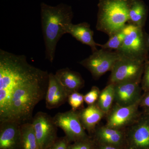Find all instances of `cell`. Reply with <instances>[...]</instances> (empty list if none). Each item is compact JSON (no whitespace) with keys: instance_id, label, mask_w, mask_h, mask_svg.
I'll return each mask as SVG.
<instances>
[{"instance_id":"1","label":"cell","mask_w":149,"mask_h":149,"mask_svg":"<svg viewBox=\"0 0 149 149\" xmlns=\"http://www.w3.org/2000/svg\"><path fill=\"white\" fill-rule=\"evenodd\" d=\"M48 74L29 64L25 56L0 50V122L6 120L14 92L24 84Z\"/></svg>"},{"instance_id":"2","label":"cell","mask_w":149,"mask_h":149,"mask_svg":"<svg viewBox=\"0 0 149 149\" xmlns=\"http://www.w3.org/2000/svg\"><path fill=\"white\" fill-rule=\"evenodd\" d=\"M49 77V74L24 84L15 91L11 98L4 121H14L21 125L32 120L35 107L45 98Z\"/></svg>"},{"instance_id":"3","label":"cell","mask_w":149,"mask_h":149,"mask_svg":"<svg viewBox=\"0 0 149 149\" xmlns=\"http://www.w3.org/2000/svg\"><path fill=\"white\" fill-rule=\"evenodd\" d=\"M72 7L61 3L55 6L41 4V18L45 47V57L51 63L54 59L57 45L65 34L64 27L72 22Z\"/></svg>"},{"instance_id":"4","label":"cell","mask_w":149,"mask_h":149,"mask_svg":"<svg viewBox=\"0 0 149 149\" xmlns=\"http://www.w3.org/2000/svg\"><path fill=\"white\" fill-rule=\"evenodd\" d=\"M96 29L109 37L122 30L128 23L134 0H98Z\"/></svg>"},{"instance_id":"5","label":"cell","mask_w":149,"mask_h":149,"mask_svg":"<svg viewBox=\"0 0 149 149\" xmlns=\"http://www.w3.org/2000/svg\"><path fill=\"white\" fill-rule=\"evenodd\" d=\"M123 30L125 38L122 46L116 52L121 56L146 61L148 48L143 28L127 23Z\"/></svg>"},{"instance_id":"6","label":"cell","mask_w":149,"mask_h":149,"mask_svg":"<svg viewBox=\"0 0 149 149\" xmlns=\"http://www.w3.org/2000/svg\"><path fill=\"white\" fill-rule=\"evenodd\" d=\"M146 61L119 55L112 69L109 83L127 81L141 82Z\"/></svg>"},{"instance_id":"7","label":"cell","mask_w":149,"mask_h":149,"mask_svg":"<svg viewBox=\"0 0 149 149\" xmlns=\"http://www.w3.org/2000/svg\"><path fill=\"white\" fill-rule=\"evenodd\" d=\"M119 58V55L116 51L101 49L92 52L91 55L79 63L89 70L96 80L108 71H111Z\"/></svg>"},{"instance_id":"8","label":"cell","mask_w":149,"mask_h":149,"mask_svg":"<svg viewBox=\"0 0 149 149\" xmlns=\"http://www.w3.org/2000/svg\"><path fill=\"white\" fill-rule=\"evenodd\" d=\"M53 118L57 127L63 130L70 143L89 139L80 122L77 111L71 109L58 113Z\"/></svg>"},{"instance_id":"9","label":"cell","mask_w":149,"mask_h":149,"mask_svg":"<svg viewBox=\"0 0 149 149\" xmlns=\"http://www.w3.org/2000/svg\"><path fill=\"white\" fill-rule=\"evenodd\" d=\"M40 149H47L58 139L57 128L53 118L49 115L39 111L31 122Z\"/></svg>"},{"instance_id":"10","label":"cell","mask_w":149,"mask_h":149,"mask_svg":"<svg viewBox=\"0 0 149 149\" xmlns=\"http://www.w3.org/2000/svg\"><path fill=\"white\" fill-rule=\"evenodd\" d=\"M141 100L128 106H120L116 104L108 113L106 125L110 128L120 130L135 123L138 116V109Z\"/></svg>"},{"instance_id":"11","label":"cell","mask_w":149,"mask_h":149,"mask_svg":"<svg viewBox=\"0 0 149 149\" xmlns=\"http://www.w3.org/2000/svg\"><path fill=\"white\" fill-rule=\"evenodd\" d=\"M141 82L127 81L114 84V102L120 106H128L141 99Z\"/></svg>"},{"instance_id":"12","label":"cell","mask_w":149,"mask_h":149,"mask_svg":"<svg viewBox=\"0 0 149 149\" xmlns=\"http://www.w3.org/2000/svg\"><path fill=\"white\" fill-rule=\"evenodd\" d=\"M20 125L14 121L0 122V149H21Z\"/></svg>"},{"instance_id":"13","label":"cell","mask_w":149,"mask_h":149,"mask_svg":"<svg viewBox=\"0 0 149 149\" xmlns=\"http://www.w3.org/2000/svg\"><path fill=\"white\" fill-rule=\"evenodd\" d=\"M127 137L128 149H149V118L135 122Z\"/></svg>"},{"instance_id":"14","label":"cell","mask_w":149,"mask_h":149,"mask_svg":"<svg viewBox=\"0 0 149 149\" xmlns=\"http://www.w3.org/2000/svg\"><path fill=\"white\" fill-rule=\"evenodd\" d=\"M68 95L55 74L49 73V83L45 98L46 107L49 109L57 108L67 102Z\"/></svg>"},{"instance_id":"15","label":"cell","mask_w":149,"mask_h":149,"mask_svg":"<svg viewBox=\"0 0 149 149\" xmlns=\"http://www.w3.org/2000/svg\"><path fill=\"white\" fill-rule=\"evenodd\" d=\"M64 29L65 34H70L77 41L91 47L92 52L97 50V47L98 46V44L94 41V32L88 22L75 24L71 22L66 24Z\"/></svg>"},{"instance_id":"16","label":"cell","mask_w":149,"mask_h":149,"mask_svg":"<svg viewBox=\"0 0 149 149\" xmlns=\"http://www.w3.org/2000/svg\"><path fill=\"white\" fill-rule=\"evenodd\" d=\"M55 75L68 96L71 93L78 92L85 85V81L80 73L68 68L58 70Z\"/></svg>"},{"instance_id":"17","label":"cell","mask_w":149,"mask_h":149,"mask_svg":"<svg viewBox=\"0 0 149 149\" xmlns=\"http://www.w3.org/2000/svg\"><path fill=\"white\" fill-rule=\"evenodd\" d=\"M78 113L83 128L90 133L95 130L96 125L105 114L97 103L80 109Z\"/></svg>"},{"instance_id":"18","label":"cell","mask_w":149,"mask_h":149,"mask_svg":"<svg viewBox=\"0 0 149 149\" xmlns=\"http://www.w3.org/2000/svg\"><path fill=\"white\" fill-rule=\"evenodd\" d=\"M96 139L102 145L118 147L123 143V135L121 130L104 126L97 129Z\"/></svg>"},{"instance_id":"19","label":"cell","mask_w":149,"mask_h":149,"mask_svg":"<svg viewBox=\"0 0 149 149\" xmlns=\"http://www.w3.org/2000/svg\"><path fill=\"white\" fill-rule=\"evenodd\" d=\"M146 13V8L144 3L141 0H134L129 11L128 24L143 28Z\"/></svg>"},{"instance_id":"20","label":"cell","mask_w":149,"mask_h":149,"mask_svg":"<svg viewBox=\"0 0 149 149\" xmlns=\"http://www.w3.org/2000/svg\"><path fill=\"white\" fill-rule=\"evenodd\" d=\"M21 149H38L39 148L35 130L32 123H25L20 125Z\"/></svg>"},{"instance_id":"21","label":"cell","mask_w":149,"mask_h":149,"mask_svg":"<svg viewBox=\"0 0 149 149\" xmlns=\"http://www.w3.org/2000/svg\"><path fill=\"white\" fill-rule=\"evenodd\" d=\"M114 102V84L108 83L101 91L97 104L105 114L108 113L111 109Z\"/></svg>"},{"instance_id":"22","label":"cell","mask_w":149,"mask_h":149,"mask_svg":"<svg viewBox=\"0 0 149 149\" xmlns=\"http://www.w3.org/2000/svg\"><path fill=\"white\" fill-rule=\"evenodd\" d=\"M125 37V33L123 29L119 32L110 36L109 40L106 43L103 45L98 44V46L101 49H104L111 51L115 50V51L118 50L122 46Z\"/></svg>"},{"instance_id":"23","label":"cell","mask_w":149,"mask_h":149,"mask_svg":"<svg viewBox=\"0 0 149 149\" xmlns=\"http://www.w3.org/2000/svg\"><path fill=\"white\" fill-rule=\"evenodd\" d=\"M67 102L73 110L82 109L84 102V95L78 92L71 93L68 96Z\"/></svg>"},{"instance_id":"24","label":"cell","mask_w":149,"mask_h":149,"mask_svg":"<svg viewBox=\"0 0 149 149\" xmlns=\"http://www.w3.org/2000/svg\"><path fill=\"white\" fill-rule=\"evenodd\" d=\"M101 91L96 86H93L91 91L84 95V102L88 106L96 104L98 100Z\"/></svg>"},{"instance_id":"25","label":"cell","mask_w":149,"mask_h":149,"mask_svg":"<svg viewBox=\"0 0 149 149\" xmlns=\"http://www.w3.org/2000/svg\"><path fill=\"white\" fill-rule=\"evenodd\" d=\"M68 149H94L93 142L90 139L74 142L69 145Z\"/></svg>"},{"instance_id":"26","label":"cell","mask_w":149,"mask_h":149,"mask_svg":"<svg viewBox=\"0 0 149 149\" xmlns=\"http://www.w3.org/2000/svg\"><path fill=\"white\" fill-rule=\"evenodd\" d=\"M70 142L65 137L58 138L55 142L47 149H68Z\"/></svg>"},{"instance_id":"27","label":"cell","mask_w":149,"mask_h":149,"mask_svg":"<svg viewBox=\"0 0 149 149\" xmlns=\"http://www.w3.org/2000/svg\"><path fill=\"white\" fill-rule=\"evenodd\" d=\"M144 75L142 81V88L149 92V62L146 61L144 70Z\"/></svg>"},{"instance_id":"28","label":"cell","mask_w":149,"mask_h":149,"mask_svg":"<svg viewBox=\"0 0 149 149\" xmlns=\"http://www.w3.org/2000/svg\"><path fill=\"white\" fill-rule=\"evenodd\" d=\"M140 105L149 108V93L143 98H141Z\"/></svg>"},{"instance_id":"29","label":"cell","mask_w":149,"mask_h":149,"mask_svg":"<svg viewBox=\"0 0 149 149\" xmlns=\"http://www.w3.org/2000/svg\"><path fill=\"white\" fill-rule=\"evenodd\" d=\"M99 149H120L118 147L108 146V145H102Z\"/></svg>"},{"instance_id":"30","label":"cell","mask_w":149,"mask_h":149,"mask_svg":"<svg viewBox=\"0 0 149 149\" xmlns=\"http://www.w3.org/2000/svg\"><path fill=\"white\" fill-rule=\"evenodd\" d=\"M145 37H146V40L147 46H148V48H149V35L146 36L145 35Z\"/></svg>"},{"instance_id":"31","label":"cell","mask_w":149,"mask_h":149,"mask_svg":"<svg viewBox=\"0 0 149 149\" xmlns=\"http://www.w3.org/2000/svg\"></svg>"},{"instance_id":"32","label":"cell","mask_w":149,"mask_h":149,"mask_svg":"<svg viewBox=\"0 0 149 149\" xmlns=\"http://www.w3.org/2000/svg\"><path fill=\"white\" fill-rule=\"evenodd\" d=\"M40 149V148H39V149Z\"/></svg>"}]
</instances>
